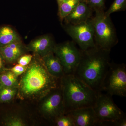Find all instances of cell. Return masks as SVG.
<instances>
[{"label": "cell", "mask_w": 126, "mask_h": 126, "mask_svg": "<svg viewBox=\"0 0 126 126\" xmlns=\"http://www.w3.org/2000/svg\"><path fill=\"white\" fill-rule=\"evenodd\" d=\"M110 52L96 46L82 51L81 60L74 75L96 92H101L111 63Z\"/></svg>", "instance_id": "cell-2"}, {"label": "cell", "mask_w": 126, "mask_h": 126, "mask_svg": "<svg viewBox=\"0 0 126 126\" xmlns=\"http://www.w3.org/2000/svg\"><path fill=\"white\" fill-rule=\"evenodd\" d=\"M33 55L26 54L21 56L17 62L18 64L23 66H26L29 64L33 58Z\"/></svg>", "instance_id": "cell-23"}, {"label": "cell", "mask_w": 126, "mask_h": 126, "mask_svg": "<svg viewBox=\"0 0 126 126\" xmlns=\"http://www.w3.org/2000/svg\"><path fill=\"white\" fill-rule=\"evenodd\" d=\"M16 76L8 69L0 73V87H18L19 80Z\"/></svg>", "instance_id": "cell-16"}, {"label": "cell", "mask_w": 126, "mask_h": 126, "mask_svg": "<svg viewBox=\"0 0 126 126\" xmlns=\"http://www.w3.org/2000/svg\"><path fill=\"white\" fill-rule=\"evenodd\" d=\"M41 58L47 70L52 76L60 79L65 74L61 62L53 52Z\"/></svg>", "instance_id": "cell-14"}, {"label": "cell", "mask_w": 126, "mask_h": 126, "mask_svg": "<svg viewBox=\"0 0 126 126\" xmlns=\"http://www.w3.org/2000/svg\"><path fill=\"white\" fill-rule=\"evenodd\" d=\"M18 90L17 87H0V103L11 101L16 96Z\"/></svg>", "instance_id": "cell-18"}, {"label": "cell", "mask_w": 126, "mask_h": 126, "mask_svg": "<svg viewBox=\"0 0 126 126\" xmlns=\"http://www.w3.org/2000/svg\"><path fill=\"white\" fill-rule=\"evenodd\" d=\"M54 53L59 59L65 74H74L82 55V51L77 48L73 41H67L55 45Z\"/></svg>", "instance_id": "cell-7"}, {"label": "cell", "mask_w": 126, "mask_h": 126, "mask_svg": "<svg viewBox=\"0 0 126 126\" xmlns=\"http://www.w3.org/2000/svg\"><path fill=\"white\" fill-rule=\"evenodd\" d=\"M112 97L104 92L97 93L96 101L93 107L98 121L97 126L99 123L115 121L126 116L115 104Z\"/></svg>", "instance_id": "cell-8"}, {"label": "cell", "mask_w": 126, "mask_h": 126, "mask_svg": "<svg viewBox=\"0 0 126 126\" xmlns=\"http://www.w3.org/2000/svg\"><path fill=\"white\" fill-rule=\"evenodd\" d=\"M65 0H57V3H58V5L59 4H60L63 2Z\"/></svg>", "instance_id": "cell-26"}, {"label": "cell", "mask_w": 126, "mask_h": 126, "mask_svg": "<svg viewBox=\"0 0 126 126\" xmlns=\"http://www.w3.org/2000/svg\"><path fill=\"white\" fill-rule=\"evenodd\" d=\"M94 11L96 10L104 11L106 0H83Z\"/></svg>", "instance_id": "cell-22"}, {"label": "cell", "mask_w": 126, "mask_h": 126, "mask_svg": "<svg viewBox=\"0 0 126 126\" xmlns=\"http://www.w3.org/2000/svg\"><path fill=\"white\" fill-rule=\"evenodd\" d=\"M101 92L111 96H126V68L124 64L111 63L104 79Z\"/></svg>", "instance_id": "cell-5"}, {"label": "cell", "mask_w": 126, "mask_h": 126, "mask_svg": "<svg viewBox=\"0 0 126 126\" xmlns=\"http://www.w3.org/2000/svg\"><path fill=\"white\" fill-rule=\"evenodd\" d=\"M21 39L17 32L11 26H5L0 27V48Z\"/></svg>", "instance_id": "cell-15"}, {"label": "cell", "mask_w": 126, "mask_h": 126, "mask_svg": "<svg viewBox=\"0 0 126 126\" xmlns=\"http://www.w3.org/2000/svg\"><path fill=\"white\" fill-rule=\"evenodd\" d=\"M83 0H65L58 5V16L60 20H63L65 17Z\"/></svg>", "instance_id": "cell-17"}, {"label": "cell", "mask_w": 126, "mask_h": 126, "mask_svg": "<svg viewBox=\"0 0 126 126\" xmlns=\"http://www.w3.org/2000/svg\"><path fill=\"white\" fill-rule=\"evenodd\" d=\"M40 110L46 119L53 122L56 118L65 114V108L60 85L40 100Z\"/></svg>", "instance_id": "cell-9"}, {"label": "cell", "mask_w": 126, "mask_h": 126, "mask_svg": "<svg viewBox=\"0 0 126 126\" xmlns=\"http://www.w3.org/2000/svg\"><path fill=\"white\" fill-rule=\"evenodd\" d=\"M3 124L6 126H26L28 123L23 118L16 115H9L3 119Z\"/></svg>", "instance_id": "cell-19"}, {"label": "cell", "mask_w": 126, "mask_h": 126, "mask_svg": "<svg viewBox=\"0 0 126 126\" xmlns=\"http://www.w3.org/2000/svg\"><path fill=\"white\" fill-rule=\"evenodd\" d=\"M28 50L21 40L14 41L4 47L0 48V54L5 62L14 63Z\"/></svg>", "instance_id": "cell-12"}, {"label": "cell", "mask_w": 126, "mask_h": 126, "mask_svg": "<svg viewBox=\"0 0 126 126\" xmlns=\"http://www.w3.org/2000/svg\"><path fill=\"white\" fill-rule=\"evenodd\" d=\"M55 44L51 35L45 34L31 41L26 46L28 52L43 57L53 52Z\"/></svg>", "instance_id": "cell-11"}, {"label": "cell", "mask_w": 126, "mask_h": 126, "mask_svg": "<svg viewBox=\"0 0 126 126\" xmlns=\"http://www.w3.org/2000/svg\"><path fill=\"white\" fill-rule=\"evenodd\" d=\"M65 113L72 117L75 126H98V121L93 107L77 109Z\"/></svg>", "instance_id": "cell-10"}, {"label": "cell", "mask_w": 126, "mask_h": 126, "mask_svg": "<svg viewBox=\"0 0 126 126\" xmlns=\"http://www.w3.org/2000/svg\"><path fill=\"white\" fill-rule=\"evenodd\" d=\"M27 66H23L18 64L11 68L8 69L18 77L23 74L25 72L27 68Z\"/></svg>", "instance_id": "cell-24"}, {"label": "cell", "mask_w": 126, "mask_h": 126, "mask_svg": "<svg viewBox=\"0 0 126 126\" xmlns=\"http://www.w3.org/2000/svg\"><path fill=\"white\" fill-rule=\"evenodd\" d=\"M63 26L66 33L78 45L82 51L96 47L92 18L79 24H65Z\"/></svg>", "instance_id": "cell-6"}, {"label": "cell", "mask_w": 126, "mask_h": 126, "mask_svg": "<svg viewBox=\"0 0 126 126\" xmlns=\"http://www.w3.org/2000/svg\"><path fill=\"white\" fill-rule=\"evenodd\" d=\"M65 113L77 109L93 107L97 93L74 74H65L60 80Z\"/></svg>", "instance_id": "cell-3"}, {"label": "cell", "mask_w": 126, "mask_h": 126, "mask_svg": "<svg viewBox=\"0 0 126 126\" xmlns=\"http://www.w3.org/2000/svg\"><path fill=\"white\" fill-rule=\"evenodd\" d=\"M93 12L92 9L83 0L79 3L63 20L65 24H79L92 18Z\"/></svg>", "instance_id": "cell-13"}, {"label": "cell", "mask_w": 126, "mask_h": 126, "mask_svg": "<svg viewBox=\"0 0 126 126\" xmlns=\"http://www.w3.org/2000/svg\"><path fill=\"white\" fill-rule=\"evenodd\" d=\"M53 122L57 126H75L73 119L70 115L67 113L56 118Z\"/></svg>", "instance_id": "cell-21"}, {"label": "cell", "mask_w": 126, "mask_h": 126, "mask_svg": "<svg viewBox=\"0 0 126 126\" xmlns=\"http://www.w3.org/2000/svg\"><path fill=\"white\" fill-rule=\"evenodd\" d=\"M126 9V0H115L110 7L104 14L110 16L111 14L115 12L124 11Z\"/></svg>", "instance_id": "cell-20"}, {"label": "cell", "mask_w": 126, "mask_h": 126, "mask_svg": "<svg viewBox=\"0 0 126 126\" xmlns=\"http://www.w3.org/2000/svg\"><path fill=\"white\" fill-rule=\"evenodd\" d=\"M94 12L95 15L92 20L95 45L102 49L111 51L118 41L115 26L110 16H106L104 11L96 10Z\"/></svg>", "instance_id": "cell-4"}, {"label": "cell", "mask_w": 126, "mask_h": 126, "mask_svg": "<svg viewBox=\"0 0 126 126\" xmlns=\"http://www.w3.org/2000/svg\"><path fill=\"white\" fill-rule=\"evenodd\" d=\"M19 80L16 97L21 100L40 101L60 85V80L50 74L42 59L33 54L31 62Z\"/></svg>", "instance_id": "cell-1"}, {"label": "cell", "mask_w": 126, "mask_h": 126, "mask_svg": "<svg viewBox=\"0 0 126 126\" xmlns=\"http://www.w3.org/2000/svg\"><path fill=\"white\" fill-rule=\"evenodd\" d=\"M5 62L4 59L0 54V73L4 71L6 68L5 67Z\"/></svg>", "instance_id": "cell-25"}]
</instances>
